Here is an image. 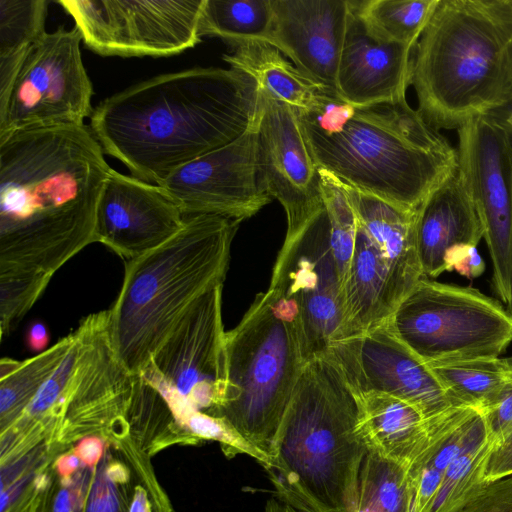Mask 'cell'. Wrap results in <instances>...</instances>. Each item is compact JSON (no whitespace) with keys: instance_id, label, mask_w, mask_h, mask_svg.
Here are the masks:
<instances>
[{"instance_id":"cell-1","label":"cell","mask_w":512,"mask_h":512,"mask_svg":"<svg viewBox=\"0 0 512 512\" xmlns=\"http://www.w3.org/2000/svg\"><path fill=\"white\" fill-rule=\"evenodd\" d=\"M89 126L0 136V300L26 312L54 274L96 242L98 202L111 171Z\"/></svg>"},{"instance_id":"cell-2","label":"cell","mask_w":512,"mask_h":512,"mask_svg":"<svg viewBox=\"0 0 512 512\" xmlns=\"http://www.w3.org/2000/svg\"><path fill=\"white\" fill-rule=\"evenodd\" d=\"M256 80L237 68L152 77L99 103L90 129L131 176L159 185L180 166L243 135L258 119Z\"/></svg>"},{"instance_id":"cell-3","label":"cell","mask_w":512,"mask_h":512,"mask_svg":"<svg viewBox=\"0 0 512 512\" xmlns=\"http://www.w3.org/2000/svg\"><path fill=\"white\" fill-rule=\"evenodd\" d=\"M295 110L320 170L401 209L417 210L458 166L457 148L407 100L355 106L320 90Z\"/></svg>"},{"instance_id":"cell-4","label":"cell","mask_w":512,"mask_h":512,"mask_svg":"<svg viewBox=\"0 0 512 512\" xmlns=\"http://www.w3.org/2000/svg\"><path fill=\"white\" fill-rule=\"evenodd\" d=\"M357 396L327 354L302 369L264 469L275 497L302 512H355L367 450Z\"/></svg>"},{"instance_id":"cell-5","label":"cell","mask_w":512,"mask_h":512,"mask_svg":"<svg viewBox=\"0 0 512 512\" xmlns=\"http://www.w3.org/2000/svg\"><path fill=\"white\" fill-rule=\"evenodd\" d=\"M410 86L437 130L511 108V1L439 0L412 51Z\"/></svg>"},{"instance_id":"cell-6","label":"cell","mask_w":512,"mask_h":512,"mask_svg":"<svg viewBox=\"0 0 512 512\" xmlns=\"http://www.w3.org/2000/svg\"><path fill=\"white\" fill-rule=\"evenodd\" d=\"M241 222L218 215L186 217L159 247L125 261L122 287L109 309L114 348L132 374L140 372L189 307L223 285Z\"/></svg>"},{"instance_id":"cell-7","label":"cell","mask_w":512,"mask_h":512,"mask_svg":"<svg viewBox=\"0 0 512 512\" xmlns=\"http://www.w3.org/2000/svg\"><path fill=\"white\" fill-rule=\"evenodd\" d=\"M226 384L213 416L270 457L306 361L293 320L268 289L225 334Z\"/></svg>"},{"instance_id":"cell-8","label":"cell","mask_w":512,"mask_h":512,"mask_svg":"<svg viewBox=\"0 0 512 512\" xmlns=\"http://www.w3.org/2000/svg\"><path fill=\"white\" fill-rule=\"evenodd\" d=\"M339 183L356 223L353 253L342 282L341 340L387 321L424 275L415 240L416 210L401 209Z\"/></svg>"},{"instance_id":"cell-9","label":"cell","mask_w":512,"mask_h":512,"mask_svg":"<svg viewBox=\"0 0 512 512\" xmlns=\"http://www.w3.org/2000/svg\"><path fill=\"white\" fill-rule=\"evenodd\" d=\"M71 334L65 357L18 420L60 434L125 426L133 374L112 343L109 310L86 316Z\"/></svg>"},{"instance_id":"cell-10","label":"cell","mask_w":512,"mask_h":512,"mask_svg":"<svg viewBox=\"0 0 512 512\" xmlns=\"http://www.w3.org/2000/svg\"><path fill=\"white\" fill-rule=\"evenodd\" d=\"M397 337L426 364L497 358L512 342V317L473 287L422 277L389 318Z\"/></svg>"},{"instance_id":"cell-11","label":"cell","mask_w":512,"mask_h":512,"mask_svg":"<svg viewBox=\"0 0 512 512\" xmlns=\"http://www.w3.org/2000/svg\"><path fill=\"white\" fill-rule=\"evenodd\" d=\"M222 288L199 297L138 373L184 429L194 412L213 415L225 392V330Z\"/></svg>"},{"instance_id":"cell-12","label":"cell","mask_w":512,"mask_h":512,"mask_svg":"<svg viewBox=\"0 0 512 512\" xmlns=\"http://www.w3.org/2000/svg\"><path fill=\"white\" fill-rule=\"evenodd\" d=\"M268 289L293 320L306 363L338 340L342 283L323 198L302 224L287 230Z\"/></svg>"},{"instance_id":"cell-13","label":"cell","mask_w":512,"mask_h":512,"mask_svg":"<svg viewBox=\"0 0 512 512\" xmlns=\"http://www.w3.org/2000/svg\"><path fill=\"white\" fill-rule=\"evenodd\" d=\"M79 30L44 33L26 55L6 104L0 136L17 130L83 125L91 117L92 82L84 67Z\"/></svg>"},{"instance_id":"cell-14","label":"cell","mask_w":512,"mask_h":512,"mask_svg":"<svg viewBox=\"0 0 512 512\" xmlns=\"http://www.w3.org/2000/svg\"><path fill=\"white\" fill-rule=\"evenodd\" d=\"M83 43L102 56L166 57L201 42L204 0H59Z\"/></svg>"},{"instance_id":"cell-15","label":"cell","mask_w":512,"mask_h":512,"mask_svg":"<svg viewBox=\"0 0 512 512\" xmlns=\"http://www.w3.org/2000/svg\"><path fill=\"white\" fill-rule=\"evenodd\" d=\"M458 165L483 224L493 264V288L507 303L512 246V145L494 114L457 129Z\"/></svg>"},{"instance_id":"cell-16","label":"cell","mask_w":512,"mask_h":512,"mask_svg":"<svg viewBox=\"0 0 512 512\" xmlns=\"http://www.w3.org/2000/svg\"><path fill=\"white\" fill-rule=\"evenodd\" d=\"M258 121L236 140L180 166L159 184L185 217L218 215L242 222L271 202L258 180Z\"/></svg>"},{"instance_id":"cell-17","label":"cell","mask_w":512,"mask_h":512,"mask_svg":"<svg viewBox=\"0 0 512 512\" xmlns=\"http://www.w3.org/2000/svg\"><path fill=\"white\" fill-rule=\"evenodd\" d=\"M327 353L356 393H383L417 407L432 419L452 405L428 364L395 334L389 319L334 342Z\"/></svg>"},{"instance_id":"cell-18","label":"cell","mask_w":512,"mask_h":512,"mask_svg":"<svg viewBox=\"0 0 512 512\" xmlns=\"http://www.w3.org/2000/svg\"><path fill=\"white\" fill-rule=\"evenodd\" d=\"M261 95L256 136L258 180L261 189L284 208L287 230H291L320 206V172L295 108Z\"/></svg>"},{"instance_id":"cell-19","label":"cell","mask_w":512,"mask_h":512,"mask_svg":"<svg viewBox=\"0 0 512 512\" xmlns=\"http://www.w3.org/2000/svg\"><path fill=\"white\" fill-rule=\"evenodd\" d=\"M185 221L161 186L111 169L97 206L95 240L128 261L168 241Z\"/></svg>"},{"instance_id":"cell-20","label":"cell","mask_w":512,"mask_h":512,"mask_svg":"<svg viewBox=\"0 0 512 512\" xmlns=\"http://www.w3.org/2000/svg\"><path fill=\"white\" fill-rule=\"evenodd\" d=\"M271 5L268 44L288 56L312 84L337 94L349 0H271Z\"/></svg>"},{"instance_id":"cell-21","label":"cell","mask_w":512,"mask_h":512,"mask_svg":"<svg viewBox=\"0 0 512 512\" xmlns=\"http://www.w3.org/2000/svg\"><path fill=\"white\" fill-rule=\"evenodd\" d=\"M349 2L337 94L355 106L406 101L413 49L372 34Z\"/></svg>"},{"instance_id":"cell-22","label":"cell","mask_w":512,"mask_h":512,"mask_svg":"<svg viewBox=\"0 0 512 512\" xmlns=\"http://www.w3.org/2000/svg\"><path fill=\"white\" fill-rule=\"evenodd\" d=\"M483 236L482 221L458 165L416 210L415 240L423 275L439 276L446 271L450 248L477 246Z\"/></svg>"},{"instance_id":"cell-23","label":"cell","mask_w":512,"mask_h":512,"mask_svg":"<svg viewBox=\"0 0 512 512\" xmlns=\"http://www.w3.org/2000/svg\"><path fill=\"white\" fill-rule=\"evenodd\" d=\"M356 396L357 433L367 452L408 469L426 446L429 419L411 403L391 395Z\"/></svg>"},{"instance_id":"cell-24","label":"cell","mask_w":512,"mask_h":512,"mask_svg":"<svg viewBox=\"0 0 512 512\" xmlns=\"http://www.w3.org/2000/svg\"><path fill=\"white\" fill-rule=\"evenodd\" d=\"M230 67L252 76L267 98L307 110L315 103L321 88L308 81L283 54L266 42H247L223 55Z\"/></svg>"},{"instance_id":"cell-25","label":"cell","mask_w":512,"mask_h":512,"mask_svg":"<svg viewBox=\"0 0 512 512\" xmlns=\"http://www.w3.org/2000/svg\"><path fill=\"white\" fill-rule=\"evenodd\" d=\"M72 334L24 361H0V417L2 429L11 426L27 409L41 387L65 357Z\"/></svg>"},{"instance_id":"cell-26","label":"cell","mask_w":512,"mask_h":512,"mask_svg":"<svg viewBox=\"0 0 512 512\" xmlns=\"http://www.w3.org/2000/svg\"><path fill=\"white\" fill-rule=\"evenodd\" d=\"M273 22L271 0H204L199 32L218 37L231 47L268 43Z\"/></svg>"},{"instance_id":"cell-27","label":"cell","mask_w":512,"mask_h":512,"mask_svg":"<svg viewBox=\"0 0 512 512\" xmlns=\"http://www.w3.org/2000/svg\"><path fill=\"white\" fill-rule=\"evenodd\" d=\"M452 406L480 409L510 373L505 358H482L428 364Z\"/></svg>"},{"instance_id":"cell-28","label":"cell","mask_w":512,"mask_h":512,"mask_svg":"<svg viewBox=\"0 0 512 512\" xmlns=\"http://www.w3.org/2000/svg\"><path fill=\"white\" fill-rule=\"evenodd\" d=\"M439 0H351L375 36L414 49Z\"/></svg>"},{"instance_id":"cell-29","label":"cell","mask_w":512,"mask_h":512,"mask_svg":"<svg viewBox=\"0 0 512 512\" xmlns=\"http://www.w3.org/2000/svg\"><path fill=\"white\" fill-rule=\"evenodd\" d=\"M355 512H413L408 469L367 453L360 471Z\"/></svg>"},{"instance_id":"cell-30","label":"cell","mask_w":512,"mask_h":512,"mask_svg":"<svg viewBox=\"0 0 512 512\" xmlns=\"http://www.w3.org/2000/svg\"><path fill=\"white\" fill-rule=\"evenodd\" d=\"M491 442L484 416L478 421L463 449L449 465L441 485L424 512H449L482 483L484 461Z\"/></svg>"},{"instance_id":"cell-31","label":"cell","mask_w":512,"mask_h":512,"mask_svg":"<svg viewBox=\"0 0 512 512\" xmlns=\"http://www.w3.org/2000/svg\"><path fill=\"white\" fill-rule=\"evenodd\" d=\"M49 1L0 0V57L27 52L45 31Z\"/></svg>"},{"instance_id":"cell-32","label":"cell","mask_w":512,"mask_h":512,"mask_svg":"<svg viewBox=\"0 0 512 512\" xmlns=\"http://www.w3.org/2000/svg\"><path fill=\"white\" fill-rule=\"evenodd\" d=\"M319 172L322 198L329 217L332 251L342 283L354 248L355 215L339 181L323 170L319 169Z\"/></svg>"},{"instance_id":"cell-33","label":"cell","mask_w":512,"mask_h":512,"mask_svg":"<svg viewBox=\"0 0 512 512\" xmlns=\"http://www.w3.org/2000/svg\"><path fill=\"white\" fill-rule=\"evenodd\" d=\"M449 512H512V475L479 485Z\"/></svg>"},{"instance_id":"cell-34","label":"cell","mask_w":512,"mask_h":512,"mask_svg":"<svg viewBox=\"0 0 512 512\" xmlns=\"http://www.w3.org/2000/svg\"><path fill=\"white\" fill-rule=\"evenodd\" d=\"M479 410L494 445L512 430V374Z\"/></svg>"},{"instance_id":"cell-35","label":"cell","mask_w":512,"mask_h":512,"mask_svg":"<svg viewBox=\"0 0 512 512\" xmlns=\"http://www.w3.org/2000/svg\"><path fill=\"white\" fill-rule=\"evenodd\" d=\"M512 475V430L491 445L484 461L482 483H490Z\"/></svg>"},{"instance_id":"cell-36","label":"cell","mask_w":512,"mask_h":512,"mask_svg":"<svg viewBox=\"0 0 512 512\" xmlns=\"http://www.w3.org/2000/svg\"><path fill=\"white\" fill-rule=\"evenodd\" d=\"M115 483L103 465L88 496L86 512H120Z\"/></svg>"},{"instance_id":"cell-37","label":"cell","mask_w":512,"mask_h":512,"mask_svg":"<svg viewBox=\"0 0 512 512\" xmlns=\"http://www.w3.org/2000/svg\"><path fill=\"white\" fill-rule=\"evenodd\" d=\"M446 271L455 270L462 276L474 279L481 276L485 263L476 246L458 245L450 248L445 255Z\"/></svg>"},{"instance_id":"cell-38","label":"cell","mask_w":512,"mask_h":512,"mask_svg":"<svg viewBox=\"0 0 512 512\" xmlns=\"http://www.w3.org/2000/svg\"><path fill=\"white\" fill-rule=\"evenodd\" d=\"M104 453V440L97 436H87L81 439L74 450V454L87 466H94Z\"/></svg>"},{"instance_id":"cell-39","label":"cell","mask_w":512,"mask_h":512,"mask_svg":"<svg viewBox=\"0 0 512 512\" xmlns=\"http://www.w3.org/2000/svg\"><path fill=\"white\" fill-rule=\"evenodd\" d=\"M26 341L28 347L33 351H45L49 342V332L41 321H35L30 324Z\"/></svg>"},{"instance_id":"cell-40","label":"cell","mask_w":512,"mask_h":512,"mask_svg":"<svg viewBox=\"0 0 512 512\" xmlns=\"http://www.w3.org/2000/svg\"><path fill=\"white\" fill-rule=\"evenodd\" d=\"M80 459L74 454H65L57 460V472L63 477L68 478L76 472L80 466Z\"/></svg>"},{"instance_id":"cell-41","label":"cell","mask_w":512,"mask_h":512,"mask_svg":"<svg viewBox=\"0 0 512 512\" xmlns=\"http://www.w3.org/2000/svg\"><path fill=\"white\" fill-rule=\"evenodd\" d=\"M52 512H75V501L68 490L62 489L57 493Z\"/></svg>"},{"instance_id":"cell-42","label":"cell","mask_w":512,"mask_h":512,"mask_svg":"<svg viewBox=\"0 0 512 512\" xmlns=\"http://www.w3.org/2000/svg\"><path fill=\"white\" fill-rule=\"evenodd\" d=\"M128 512H151L147 494L143 488H137L130 501Z\"/></svg>"},{"instance_id":"cell-43","label":"cell","mask_w":512,"mask_h":512,"mask_svg":"<svg viewBox=\"0 0 512 512\" xmlns=\"http://www.w3.org/2000/svg\"><path fill=\"white\" fill-rule=\"evenodd\" d=\"M264 512H302L276 497L270 498L264 508Z\"/></svg>"},{"instance_id":"cell-44","label":"cell","mask_w":512,"mask_h":512,"mask_svg":"<svg viewBox=\"0 0 512 512\" xmlns=\"http://www.w3.org/2000/svg\"><path fill=\"white\" fill-rule=\"evenodd\" d=\"M493 114L499 119V121L506 129L512 145V107Z\"/></svg>"},{"instance_id":"cell-45","label":"cell","mask_w":512,"mask_h":512,"mask_svg":"<svg viewBox=\"0 0 512 512\" xmlns=\"http://www.w3.org/2000/svg\"><path fill=\"white\" fill-rule=\"evenodd\" d=\"M506 310L512 317V246H511V258H510V274H509V294L507 301Z\"/></svg>"},{"instance_id":"cell-46","label":"cell","mask_w":512,"mask_h":512,"mask_svg":"<svg viewBox=\"0 0 512 512\" xmlns=\"http://www.w3.org/2000/svg\"><path fill=\"white\" fill-rule=\"evenodd\" d=\"M510 374H512V357L505 358Z\"/></svg>"},{"instance_id":"cell-47","label":"cell","mask_w":512,"mask_h":512,"mask_svg":"<svg viewBox=\"0 0 512 512\" xmlns=\"http://www.w3.org/2000/svg\"><path fill=\"white\" fill-rule=\"evenodd\" d=\"M510 1H511V3H512V0H510Z\"/></svg>"}]
</instances>
